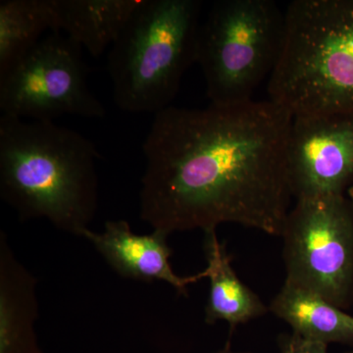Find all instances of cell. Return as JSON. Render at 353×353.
<instances>
[{"label": "cell", "mask_w": 353, "mask_h": 353, "mask_svg": "<svg viewBox=\"0 0 353 353\" xmlns=\"http://www.w3.org/2000/svg\"><path fill=\"white\" fill-rule=\"evenodd\" d=\"M292 119L269 99L154 114L143 145L141 220L168 234L234 223L281 236L294 199Z\"/></svg>", "instance_id": "6da1fadb"}, {"label": "cell", "mask_w": 353, "mask_h": 353, "mask_svg": "<svg viewBox=\"0 0 353 353\" xmlns=\"http://www.w3.org/2000/svg\"><path fill=\"white\" fill-rule=\"evenodd\" d=\"M94 143L51 121L0 118V196L20 220L81 236L99 208Z\"/></svg>", "instance_id": "7a4b0ae2"}, {"label": "cell", "mask_w": 353, "mask_h": 353, "mask_svg": "<svg viewBox=\"0 0 353 353\" xmlns=\"http://www.w3.org/2000/svg\"><path fill=\"white\" fill-rule=\"evenodd\" d=\"M269 101L292 116L353 113V0H294Z\"/></svg>", "instance_id": "3957f363"}, {"label": "cell", "mask_w": 353, "mask_h": 353, "mask_svg": "<svg viewBox=\"0 0 353 353\" xmlns=\"http://www.w3.org/2000/svg\"><path fill=\"white\" fill-rule=\"evenodd\" d=\"M199 0H141L109 50L113 99L122 110L168 108L190 65L196 63Z\"/></svg>", "instance_id": "277c9868"}, {"label": "cell", "mask_w": 353, "mask_h": 353, "mask_svg": "<svg viewBox=\"0 0 353 353\" xmlns=\"http://www.w3.org/2000/svg\"><path fill=\"white\" fill-rule=\"evenodd\" d=\"M285 37V14L271 0H219L202 21L196 63L211 104L253 101L277 67Z\"/></svg>", "instance_id": "5b68a950"}, {"label": "cell", "mask_w": 353, "mask_h": 353, "mask_svg": "<svg viewBox=\"0 0 353 353\" xmlns=\"http://www.w3.org/2000/svg\"><path fill=\"white\" fill-rule=\"evenodd\" d=\"M285 282L336 307L353 301V208L345 194L296 199L285 219Z\"/></svg>", "instance_id": "8992f818"}, {"label": "cell", "mask_w": 353, "mask_h": 353, "mask_svg": "<svg viewBox=\"0 0 353 353\" xmlns=\"http://www.w3.org/2000/svg\"><path fill=\"white\" fill-rule=\"evenodd\" d=\"M87 78L82 48L60 32H51L0 76V110L19 119L51 122L64 115L104 117L105 108Z\"/></svg>", "instance_id": "52a82bcc"}, {"label": "cell", "mask_w": 353, "mask_h": 353, "mask_svg": "<svg viewBox=\"0 0 353 353\" xmlns=\"http://www.w3.org/2000/svg\"><path fill=\"white\" fill-rule=\"evenodd\" d=\"M285 157L296 201L345 194L353 180V113L292 116Z\"/></svg>", "instance_id": "ba28073f"}, {"label": "cell", "mask_w": 353, "mask_h": 353, "mask_svg": "<svg viewBox=\"0 0 353 353\" xmlns=\"http://www.w3.org/2000/svg\"><path fill=\"white\" fill-rule=\"evenodd\" d=\"M169 234L153 230L150 234L132 232L125 220H111L101 232L88 229L82 238L94 246L106 263L125 279L152 283L155 281L170 285L182 296H188V288L205 279L203 271L189 277L176 275L170 259L173 252L168 245Z\"/></svg>", "instance_id": "9c48e42d"}, {"label": "cell", "mask_w": 353, "mask_h": 353, "mask_svg": "<svg viewBox=\"0 0 353 353\" xmlns=\"http://www.w3.org/2000/svg\"><path fill=\"white\" fill-rule=\"evenodd\" d=\"M38 280L0 232V353H43L37 336Z\"/></svg>", "instance_id": "30bf717a"}, {"label": "cell", "mask_w": 353, "mask_h": 353, "mask_svg": "<svg viewBox=\"0 0 353 353\" xmlns=\"http://www.w3.org/2000/svg\"><path fill=\"white\" fill-rule=\"evenodd\" d=\"M141 0H51L52 30L99 57L119 38Z\"/></svg>", "instance_id": "8fae6325"}, {"label": "cell", "mask_w": 353, "mask_h": 353, "mask_svg": "<svg viewBox=\"0 0 353 353\" xmlns=\"http://www.w3.org/2000/svg\"><path fill=\"white\" fill-rule=\"evenodd\" d=\"M204 252L208 265L203 272L210 284L205 306L206 324L225 321L232 332L239 325L268 312L269 308L260 297L236 276L231 255L226 245L220 243L216 230L204 232Z\"/></svg>", "instance_id": "7c38bea8"}, {"label": "cell", "mask_w": 353, "mask_h": 353, "mask_svg": "<svg viewBox=\"0 0 353 353\" xmlns=\"http://www.w3.org/2000/svg\"><path fill=\"white\" fill-rule=\"evenodd\" d=\"M269 311L305 340L353 347V316L311 290L285 282Z\"/></svg>", "instance_id": "4fadbf2b"}, {"label": "cell", "mask_w": 353, "mask_h": 353, "mask_svg": "<svg viewBox=\"0 0 353 353\" xmlns=\"http://www.w3.org/2000/svg\"><path fill=\"white\" fill-rule=\"evenodd\" d=\"M52 30L51 0L0 1V76L31 52Z\"/></svg>", "instance_id": "5bb4252c"}, {"label": "cell", "mask_w": 353, "mask_h": 353, "mask_svg": "<svg viewBox=\"0 0 353 353\" xmlns=\"http://www.w3.org/2000/svg\"><path fill=\"white\" fill-rule=\"evenodd\" d=\"M280 353H328V345L325 343L305 340L292 333L281 343Z\"/></svg>", "instance_id": "9a60e30c"}, {"label": "cell", "mask_w": 353, "mask_h": 353, "mask_svg": "<svg viewBox=\"0 0 353 353\" xmlns=\"http://www.w3.org/2000/svg\"><path fill=\"white\" fill-rule=\"evenodd\" d=\"M213 353H250V352H234V350H232L231 347H230V343H228L226 347L222 348V350H218V352H215Z\"/></svg>", "instance_id": "2e32d148"}, {"label": "cell", "mask_w": 353, "mask_h": 353, "mask_svg": "<svg viewBox=\"0 0 353 353\" xmlns=\"http://www.w3.org/2000/svg\"><path fill=\"white\" fill-rule=\"evenodd\" d=\"M348 192V199H350V203H352L353 208V183L350 185V189L347 190Z\"/></svg>", "instance_id": "e0dca14e"}, {"label": "cell", "mask_w": 353, "mask_h": 353, "mask_svg": "<svg viewBox=\"0 0 353 353\" xmlns=\"http://www.w3.org/2000/svg\"><path fill=\"white\" fill-rule=\"evenodd\" d=\"M345 353H353V348L352 350H350V352H345Z\"/></svg>", "instance_id": "ac0fdd59"}]
</instances>
